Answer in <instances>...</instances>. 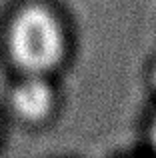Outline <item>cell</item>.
<instances>
[{"label":"cell","mask_w":156,"mask_h":158,"mask_svg":"<svg viewBox=\"0 0 156 158\" xmlns=\"http://www.w3.org/2000/svg\"><path fill=\"white\" fill-rule=\"evenodd\" d=\"M152 144H154V148H156V120H154V124H152Z\"/></svg>","instance_id":"obj_3"},{"label":"cell","mask_w":156,"mask_h":158,"mask_svg":"<svg viewBox=\"0 0 156 158\" xmlns=\"http://www.w3.org/2000/svg\"><path fill=\"white\" fill-rule=\"evenodd\" d=\"M152 78H154V84H156V66H154V72H152Z\"/></svg>","instance_id":"obj_4"},{"label":"cell","mask_w":156,"mask_h":158,"mask_svg":"<svg viewBox=\"0 0 156 158\" xmlns=\"http://www.w3.org/2000/svg\"><path fill=\"white\" fill-rule=\"evenodd\" d=\"M62 48V28L52 12L28 6L16 14L10 26V52L24 70L40 76L60 60Z\"/></svg>","instance_id":"obj_1"},{"label":"cell","mask_w":156,"mask_h":158,"mask_svg":"<svg viewBox=\"0 0 156 158\" xmlns=\"http://www.w3.org/2000/svg\"><path fill=\"white\" fill-rule=\"evenodd\" d=\"M12 108L26 120H40L52 108V88L42 76L30 74L12 90Z\"/></svg>","instance_id":"obj_2"}]
</instances>
